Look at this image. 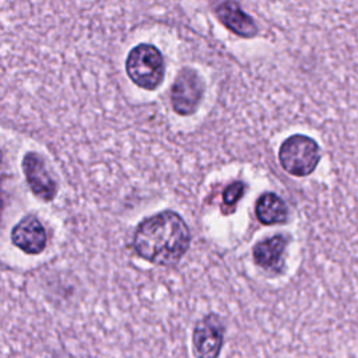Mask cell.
<instances>
[{"label":"cell","mask_w":358,"mask_h":358,"mask_svg":"<svg viewBox=\"0 0 358 358\" xmlns=\"http://www.w3.org/2000/svg\"><path fill=\"white\" fill-rule=\"evenodd\" d=\"M131 245L144 260L157 266L178 263L190 246V231L182 215L164 210L140 221Z\"/></svg>","instance_id":"obj_1"},{"label":"cell","mask_w":358,"mask_h":358,"mask_svg":"<svg viewBox=\"0 0 358 358\" xmlns=\"http://www.w3.org/2000/svg\"><path fill=\"white\" fill-rule=\"evenodd\" d=\"M124 67L129 78L143 90L154 91L164 81V56L159 49L151 43H138L131 48L126 57Z\"/></svg>","instance_id":"obj_2"},{"label":"cell","mask_w":358,"mask_h":358,"mask_svg":"<svg viewBox=\"0 0 358 358\" xmlns=\"http://www.w3.org/2000/svg\"><path fill=\"white\" fill-rule=\"evenodd\" d=\"M278 161L289 175L298 178L308 176L320 161V150L313 138L305 134H294L280 145Z\"/></svg>","instance_id":"obj_3"},{"label":"cell","mask_w":358,"mask_h":358,"mask_svg":"<svg viewBox=\"0 0 358 358\" xmlns=\"http://www.w3.org/2000/svg\"><path fill=\"white\" fill-rule=\"evenodd\" d=\"M203 94L204 84L199 73L192 67H183L178 73L171 90L173 110L180 116L193 115L203 99Z\"/></svg>","instance_id":"obj_4"},{"label":"cell","mask_w":358,"mask_h":358,"mask_svg":"<svg viewBox=\"0 0 358 358\" xmlns=\"http://www.w3.org/2000/svg\"><path fill=\"white\" fill-rule=\"evenodd\" d=\"M21 168L27 185L34 193V196L42 201H52L56 196L57 186L53 178L50 176L41 154L35 151L25 152L21 161Z\"/></svg>","instance_id":"obj_5"},{"label":"cell","mask_w":358,"mask_h":358,"mask_svg":"<svg viewBox=\"0 0 358 358\" xmlns=\"http://www.w3.org/2000/svg\"><path fill=\"white\" fill-rule=\"evenodd\" d=\"M224 324L217 315H207L193 330V350L197 358H217L222 348Z\"/></svg>","instance_id":"obj_6"},{"label":"cell","mask_w":358,"mask_h":358,"mask_svg":"<svg viewBox=\"0 0 358 358\" xmlns=\"http://www.w3.org/2000/svg\"><path fill=\"white\" fill-rule=\"evenodd\" d=\"M11 242L27 255H39L46 246V231L35 215L22 217L11 229Z\"/></svg>","instance_id":"obj_7"},{"label":"cell","mask_w":358,"mask_h":358,"mask_svg":"<svg viewBox=\"0 0 358 358\" xmlns=\"http://www.w3.org/2000/svg\"><path fill=\"white\" fill-rule=\"evenodd\" d=\"M215 15L224 27L242 38H252L257 34V27L253 18L246 14L238 3L225 1L215 7Z\"/></svg>","instance_id":"obj_8"},{"label":"cell","mask_w":358,"mask_h":358,"mask_svg":"<svg viewBox=\"0 0 358 358\" xmlns=\"http://www.w3.org/2000/svg\"><path fill=\"white\" fill-rule=\"evenodd\" d=\"M288 239L284 235H274L257 242L253 246V259L264 270H278Z\"/></svg>","instance_id":"obj_9"},{"label":"cell","mask_w":358,"mask_h":358,"mask_svg":"<svg viewBox=\"0 0 358 358\" xmlns=\"http://www.w3.org/2000/svg\"><path fill=\"white\" fill-rule=\"evenodd\" d=\"M256 217L263 225L284 224L288 218L287 204L275 193H263L256 201Z\"/></svg>","instance_id":"obj_10"},{"label":"cell","mask_w":358,"mask_h":358,"mask_svg":"<svg viewBox=\"0 0 358 358\" xmlns=\"http://www.w3.org/2000/svg\"><path fill=\"white\" fill-rule=\"evenodd\" d=\"M243 193H245V185L242 182H232L224 189L222 201L225 206H231L234 210L236 203L242 199Z\"/></svg>","instance_id":"obj_11"}]
</instances>
